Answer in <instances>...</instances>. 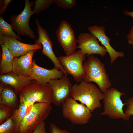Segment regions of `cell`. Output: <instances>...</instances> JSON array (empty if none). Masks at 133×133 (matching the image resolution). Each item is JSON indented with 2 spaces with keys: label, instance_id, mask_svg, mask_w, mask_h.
Segmentation results:
<instances>
[{
  "label": "cell",
  "instance_id": "1",
  "mask_svg": "<svg viewBox=\"0 0 133 133\" xmlns=\"http://www.w3.org/2000/svg\"><path fill=\"white\" fill-rule=\"evenodd\" d=\"M71 97L85 105L92 112L101 107L103 93L94 84L83 80L73 85Z\"/></svg>",
  "mask_w": 133,
  "mask_h": 133
},
{
  "label": "cell",
  "instance_id": "2",
  "mask_svg": "<svg viewBox=\"0 0 133 133\" xmlns=\"http://www.w3.org/2000/svg\"><path fill=\"white\" fill-rule=\"evenodd\" d=\"M83 66L85 75L83 80L95 83L103 93L110 88L111 83L104 65L98 58L93 55L89 56Z\"/></svg>",
  "mask_w": 133,
  "mask_h": 133
},
{
  "label": "cell",
  "instance_id": "3",
  "mask_svg": "<svg viewBox=\"0 0 133 133\" xmlns=\"http://www.w3.org/2000/svg\"><path fill=\"white\" fill-rule=\"evenodd\" d=\"M18 94L19 100L24 102L29 108L37 103H52V92L48 83L42 84L32 80Z\"/></svg>",
  "mask_w": 133,
  "mask_h": 133
},
{
  "label": "cell",
  "instance_id": "4",
  "mask_svg": "<svg viewBox=\"0 0 133 133\" xmlns=\"http://www.w3.org/2000/svg\"><path fill=\"white\" fill-rule=\"evenodd\" d=\"M124 94L115 88H110L103 93V110L100 115L106 116L113 119H121L127 121L130 116L125 114L123 108L125 103L121 99Z\"/></svg>",
  "mask_w": 133,
  "mask_h": 133
},
{
  "label": "cell",
  "instance_id": "5",
  "mask_svg": "<svg viewBox=\"0 0 133 133\" xmlns=\"http://www.w3.org/2000/svg\"><path fill=\"white\" fill-rule=\"evenodd\" d=\"M52 109L51 104L37 103L28 110L20 125L18 133H31L48 116Z\"/></svg>",
  "mask_w": 133,
  "mask_h": 133
},
{
  "label": "cell",
  "instance_id": "6",
  "mask_svg": "<svg viewBox=\"0 0 133 133\" xmlns=\"http://www.w3.org/2000/svg\"><path fill=\"white\" fill-rule=\"evenodd\" d=\"M61 106L63 116L73 124H84L89 122L92 116V112L85 105L78 103L71 97Z\"/></svg>",
  "mask_w": 133,
  "mask_h": 133
},
{
  "label": "cell",
  "instance_id": "7",
  "mask_svg": "<svg viewBox=\"0 0 133 133\" xmlns=\"http://www.w3.org/2000/svg\"><path fill=\"white\" fill-rule=\"evenodd\" d=\"M86 56L80 50L70 55L60 56L57 58L66 74L72 75L76 82L79 83L83 80L85 76L83 64Z\"/></svg>",
  "mask_w": 133,
  "mask_h": 133
},
{
  "label": "cell",
  "instance_id": "8",
  "mask_svg": "<svg viewBox=\"0 0 133 133\" xmlns=\"http://www.w3.org/2000/svg\"><path fill=\"white\" fill-rule=\"evenodd\" d=\"M33 5V3L29 0H25L24 8L21 13L11 16L10 24L18 35H27L34 39L35 37L34 33L29 25L30 18L33 15L31 8Z\"/></svg>",
  "mask_w": 133,
  "mask_h": 133
},
{
  "label": "cell",
  "instance_id": "9",
  "mask_svg": "<svg viewBox=\"0 0 133 133\" xmlns=\"http://www.w3.org/2000/svg\"><path fill=\"white\" fill-rule=\"evenodd\" d=\"M56 33L57 40L66 55L76 51L77 39L71 25L68 22L64 20L62 21L56 31Z\"/></svg>",
  "mask_w": 133,
  "mask_h": 133
},
{
  "label": "cell",
  "instance_id": "10",
  "mask_svg": "<svg viewBox=\"0 0 133 133\" xmlns=\"http://www.w3.org/2000/svg\"><path fill=\"white\" fill-rule=\"evenodd\" d=\"M67 76L51 80L48 83L53 94L52 103L58 106L61 105L67 98L70 97L73 85Z\"/></svg>",
  "mask_w": 133,
  "mask_h": 133
},
{
  "label": "cell",
  "instance_id": "11",
  "mask_svg": "<svg viewBox=\"0 0 133 133\" xmlns=\"http://www.w3.org/2000/svg\"><path fill=\"white\" fill-rule=\"evenodd\" d=\"M99 41L95 36L88 33H81L77 39V48L88 56L97 54L101 57L105 56L107 52L105 48L100 46Z\"/></svg>",
  "mask_w": 133,
  "mask_h": 133
},
{
  "label": "cell",
  "instance_id": "12",
  "mask_svg": "<svg viewBox=\"0 0 133 133\" xmlns=\"http://www.w3.org/2000/svg\"><path fill=\"white\" fill-rule=\"evenodd\" d=\"M38 37L34 44H41L42 46V53L48 57L53 63L55 67L62 71L65 75L67 76L60 65L58 58L54 53L53 49V42L46 30L40 24L37 19H36Z\"/></svg>",
  "mask_w": 133,
  "mask_h": 133
},
{
  "label": "cell",
  "instance_id": "13",
  "mask_svg": "<svg viewBox=\"0 0 133 133\" xmlns=\"http://www.w3.org/2000/svg\"><path fill=\"white\" fill-rule=\"evenodd\" d=\"M0 45H4L15 57H18L28 51L40 49L41 44H28L21 42L17 39L6 35L0 34Z\"/></svg>",
  "mask_w": 133,
  "mask_h": 133
},
{
  "label": "cell",
  "instance_id": "14",
  "mask_svg": "<svg viewBox=\"0 0 133 133\" xmlns=\"http://www.w3.org/2000/svg\"><path fill=\"white\" fill-rule=\"evenodd\" d=\"M64 75L62 71L55 67L51 69H48L40 66L33 59V68L29 77L32 80H35L41 83L47 84L51 80L61 78Z\"/></svg>",
  "mask_w": 133,
  "mask_h": 133
},
{
  "label": "cell",
  "instance_id": "15",
  "mask_svg": "<svg viewBox=\"0 0 133 133\" xmlns=\"http://www.w3.org/2000/svg\"><path fill=\"white\" fill-rule=\"evenodd\" d=\"M88 30L90 33L95 36L106 49L109 55L110 62L113 64L118 57H122L124 55L122 52L118 51L111 46L110 43V38L105 33V29L103 26L94 25L90 26Z\"/></svg>",
  "mask_w": 133,
  "mask_h": 133
},
{
  "label": "cell",
  "instance_id": "16",
  "mask_svg": "<svg viewBox=\"0 0 133 133\" xmlns=\"http://www.w3.org/2000/svg\"><path fill=\"white\" fill-rule=\"evenodd\" d=\"M37 50L29 51L18 58L14 59L12 72L20 76L29 77L33 67V54Z\"/></svg>",
  "mask_w": 133,
  "mask_h": 133
},
{
  "label": "cell",
  "instance_id": "17",
  "mask_svg": "<svg viewBox=\"0 0 133 133\" xmlns=\"http://www.w3.org/2000/svg\"><path fill=\"white\" fill-rule=\"evenodd\" d=\"M0 80L1 83L13 88L17 94H18L25 86L32 81L30 77L18 76L12 72L0 75Z\"/></svg>",
  "mask_w": 133,
  "mask_h": 133
},
{
  "label": "cell",
  "instance_id": "18",
  "mask_svg": "<svg viewBox=\"0 0 133 133\" xmlns=\"http://www.w3.org/2000/svg\"><path fill=\"white\" fill-rule=\"evenodd\" d=\"M0 104L9 106L14 109L18 107L19 100L16 93L8 87H4L0 92Z\"/></svg>",
  "mask_w": 133,
  "mask_h": 133
},
{
  "label": "cell",
  "instance_id": "19",
  "mask_svg": "<svg viewBox=\"0 0 133 133\" xmlns=\"http://www.w3.org/2000/svg\"><path fill=\"white\" fill-rule=\"evenodd\" d=\"M1 47L2 54L0 73V75H2L12 72L13 61L15 57L5 45H1Z\"/></svg>",
  "mask_w": 133,
  "mask_h": 133
},
{
  "label": "cell",
  "instance_id": "20",
  "mask_svg": "<svg viewBox=\"0 0 133 133\" xmlns=\"http://www.w3.org/2000/svg\"><path fill=\"white\" fill-rule=\"evenodd\" d=\"M18 107L14 110L11 117L14 123L15 130L14 133H18L21 123L27 114L29 108L23 101L19 100Z\"/></svg>",
  "mask_w": 133,
  "mask_h": 133
},
{
  "label": "cell",
  "instance_id": "21",
  "mask_svg": "<svg viewBox=\"0 0 133 133\" xmlns=\"http://www.w3.org/2000/svg\"><path fill=\"white\" fill-rule=\"evenodd\" d=\"M0 34L14 37L19 40L22 41L20 36L17 35L14 31L11 24L6 22L1 16L0 17Z\"/></svg>",
  "mask_w": 133,
  "mask_h": 133
},
{
  "label": "cell",
  "instance_id": "22",
  "mask_svg": "<svg viewBox=\"0 0 133 133\" xmlns=\"http://www.w3.org/2000/svg\"><path fill=\"white\" fill-rule=\"evenodd\" d=\"M54 0H37L34 2L35 6L33 8V14H38L41 12L47 9Z\"/></svg>",
  "mask_w": 133,
  "mask_h": 133
},
{
  "label": "cell",
  "instance_id": "23",
  "mask_svg": "<svg viewBox=\"0 0 133 133\" xmlns=\"http://www.w3.org/2000/svg\"><path fill=\"white\" fill-rule=\"evenodd\" d=\"M14 109L3 104H0V124L3 122L6 119L10 118Z\"/></svg>",
  "mask_w": 133,
  "mask_h": 133
},
{
  "label": "cell",
  "instance_id": "24",
  "mask_svg": "<svg viewBox=\"0 0 133 133\" xmlns=\"http://www.w3.org/2000/svg\"><path fill=\"white\" fill-rule=\"evenodd\" d=\"M15 126L11 118H9L0 125V133H14Z\"/></svg>",
  "mask_w": 133,
  "mask_h": 133
},
{
  "label": "cell",
  "instance_id": "25",
  "mask_svg": "<svg viewBox=\"0 0 133 133\" xmlns=\"http://www.w3.org/2000/svg\"><path fill=\"white\" fill-rule=\"evenodd\" d=\"M76 0H54V3L58 7L63 9H70L76 5Z\"/></svg>",
  "mask_w": 133,
  "mask_h": 133
},
{
  "label": "cell",
  "instance_id": "26",
  "mask_svg": "<svg viewBox=\"0 0 133 133\" xmlns=\"http://www.w3.org/2000/svg\"><path fill=\"white\" fill-rule=\"evenodd\" d=\"M125 104L126 108L125 113L130 116H133V97L128 99Z\"/></svg>",
  "mask_w": 133,
  "mask_h": 133
},
{
  "label": "cell",
  "instance_id": "27",
  "mask_svg": "<svg viewBox=\"0 0 133 133\" xmlns=\"http://www.w3.org/2000/svg\"><path fill=\"white\" fill-rule=\"evenodd\" d=\"M49 128L50 133H70L67 130L61 129L53 123H50Z\"/></svg>",
  "mask_w": 133,
  "mask_h": 133
},
{
  "label": "cell",
  "instance_id": "28",
  "mask_svg": "<svg viewBox=\"0 0 133 133\" xmlns=\"http://www.w3.org/2000/svg\"><path fill=\"white\" fill-rule=\"evenodd\" d=\"M46 123L44 121L39 123L31 133H47L46 129Z\"/></svg>",
  "mask_w": 133,
  "mask_h": 133
},
{
  "label": "cell",
  "instance_id": "29",
  "mask_svg": "<svg viewBox=\"0 0 133 133\" xmlns=\"http://www.w3.org/2000/svg\"><path fill=\"white\" fill-rule=\"evenodd\" d=\"M12 1V0H0V14L5 13L8 6Z\"/></svg>",
  "mask_w": 133,
  "mask_h": 133
},
{
  "label": "cell",
  "instance_id": "30",
  "mask_svg": "<svg viewBox=\"0 0 133 133\" xmlns=\"http://www.w3.org/2000/svg\"><path fill=\"white\" fill-rule=\"evenodd\" d=\"M127 38L129 44L133 45V26L128 34Z\"/></svg>",
  "mask_w": 133,
  "mask_h": 133
},
{
  "label": "cell",
  "instance_id": "31",
  "mask_svg": "<svg viewBox=\"0 0 133 133\" xmlns=\"http://www.w3.org/2000/svg\"><path fill=\"white\" fill-rule=\"evenodd\" d=\"M123 13L125 15L131 16L133 18V12H130L125 10L124 11Z\"/></svg>",
  "mask_w": 133,
  "mask_h": 133
}]
</instances>
